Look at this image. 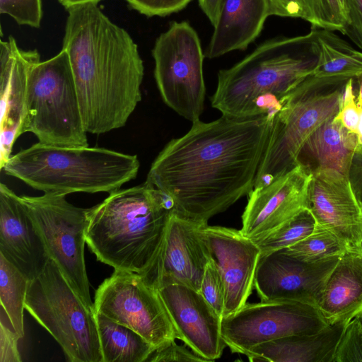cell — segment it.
I'll return each mask as SVG.
<instances>
[{
	"mask_svg": "<svg viewBox=\"0 0 362 362\" xmlns=\"http://www.w3.org/2000/svg\"><path fill=\"white\" fill-rule=\"evenodd\" d=\"M139 13L148 17L166 16L183 9L192 0H125Z\"/></svg>",
	"mask_w": 362,
	"mask_h": 362,
	"instance_id": "cell-35",
	"label": "cell"
},
{
	"mask_svg": "<svg viewBox=\"0 0 362 362\" xmlns=\"http://www.w3.org/2000/svg\"><path fill=\"white\" fill-rule=\"evenodd\" d=\"M204 226L173 212L153 261L141 274L145 281L160 289L181 284L199 291L206 264L211 260Z\"/></svg>",
	"mask_w": 362,
	"mask_h": 362,
	"instance_id": "cell-13",
	"label": "cell"
},
{
	"mask_svg": "<svg viewBox=\"0 0 362 362\" xmlns=\"http://www.w3.org/2000/svg\"><path fill=\"white\" fill-rule=\"evenodd\" d=\"M283 250L295 257L310 262L340 257L346 251L344 244L334 233L317 226L306 238Z\"/></svg>",
	"mask_w": 362,
	"mask_h": 362,
	"instance_id": "cell-28",
	"label": "cell"
},
{
	"mask_svg": "<svg viewBox=\"0 0 362 362\" xmlns=\"http://www.w3.org/2000/svg\"><path fill=\"white\" fill-rule=\"evenodd\" d=\"M357 135L358 144H362V109H360V117L357 129Z\"/></svg>",
	"mask_w": 362,
	"mask_h": 362,
	"instance_id": "cell-44",
	"label": "cell"
},
{
	"mask_svg": "<svg viewBox=\"0 0 362 362\" xmlns=\"http://www.w3.org/2000/svg\"><path fill=\"white\" fill-rule=\"evenodd\" d=\"M62 49L69 57L88 133L123 127L141 100L144 67L130 34L98 6L66 9Z\"/></svg>",
	"mask_w": 362,
	"mask_h": 362,
	"instance_id": "cell-2",
	"label": "cell"
},
{
	"mask_svg": "<svg viewBox=\"0 0 362 362\" xmlns=\"http://www.w3.org/2000/svg\"><path fill=\"white\" fill-rule=\"evenodd\" d=\"M175 339L171 340L156 348L149 356L146 362H208L186 346L176 344Z\"/></svg>",
	"mask_w": 362,
	"mask_h": 362,
	"instance_id": "cell-37",
	"label": "cell"
},
{
	"mask_svg": "<svg viewBox=\"0 0 362 362\" xmlns=\"http://www.w3.org/2000/svg\"><path fill=\"white\" fill-rule=\"evenodd\" d=\"M329 325L362 313V254L346 250L327 281L318 305Z\"/></svg>",
	"mask_w": 362,
	"mask_h": 362,
	"instance_id": "cell-24",
	"label": "cell"
},
{
	"mask_svg": "<svg viewBox=\"0 0 362 362\" xmlns=\"http://www.w3.org/2000/svg\"><path fill=\"white\" fill-rule=\"evenodd\" d=\"M275 114L192 122L160 151L146 181L173 200L178 215L207 225L253 189Z\"/></svg>",
	"mask_w": 362,
	"mask_h": 362,
	"instance_id": "cell-1",
	"label": "cell"
},
{
	"mask_svg": "<svg viewBox=\"0 0 362 362\" xmlns=\"http://www.w3.org/2000/svg\"><path fill=\"white\" fill-rule=\"evenodd\" d=\"M0 254L30 281L49 258L20 196L4 183L0 184Z\"/></svg>",
	"mask_w": 362,
	"mask_h": 362,
	"instance_id": "cell-20",
	"label": "cell"
},
{
	"mask_svg": "<svg viewBox=\"0 0 362 362\" xmlns=\"http://www.w3.org/2000/svg\"><path fill=\"white\" fill-rule=\"evenodd\" d=\"M312 173L309 210L315 226L334 233L346 250L362 254V204L348 177L332 169Z\"/></svg>",
	"mask_w": 362,
	"mask_h": 362,
	"instance_id": "cell-16",
	"label": "cell"
},
{
	"mask_svg": "<svg viewBox=\"0 0 362 362\" xmlns=\"http://www.w3.org/2000/svg\"><path fill=\"white\" fill-rule=\"evenodd\" d=\"M101 0H61L59 2L67 9L71 6L86 4H98Z\"/></svg>",
	"mask_w": 362,
	"mask_h": 362,
	"instance_id": "cell-42",
	"label": "cell"
},
{
	"mask_svg": "<svg viewBox=\"0 0 362 362\" xmlns=\"http://www.w3.org/2000/svg\"><path fill=\"white\" fill-rule=\"evenodd\" d=\"M152 56L163 102L186 119L200 120L206 94L205 56L196 30L186 21L172 22L156 39Z\"/></svg>",
	"mask_w": 362,
	"mask_h": 362,
	"instance_id": "cell-9",
	"label": "cell"
},
{
	"mask_svg": "<svg viewBox=\"0 0 362 362\" xmlns=\"http://www.w3.org/2000/svg\"><path fill=\"white\" fill-rule=\"evenodd\" d=\"M200 8L214 26L219 13L221 0H198Z\"/></svg>",
	"mask_w": 362,
	"mask_h": 362,
	"instance_id": "cell-41",
	"label": "cell"
},
{
	"mask_svg": "<svg viewBox=\"0 0 362 362\" xmlns=\"http://www.w3.org/2000/svg\"><path fill=\"white\" fill-rule=\"evenodd\" d=\"M20 337L4 308L0 310V362H21L18 349Z\"/></svg>",
	"mask_w": 362,
	"mask_h": 362,
	"instance_id": "cell-34",
	"label": "cell"
},
{
	"mask_svg": "<svg viewBox=\"0 0 362 362\" xmlns=\"http://www.w3.org/2000/svg\"><path fill=\"white\" fill-rule=\"evenodd\" d=\"M0 13L21 25L38 28L42 18L41 0H0Z\"/></svg>",
	"mask_w": 362,
	"mask_h": 362,
	"instance_id": "cell-31",
	"label": "cell"
},
{
	"mask_svg": "<svg viewBox=\"0 0 362 362\" xmlns=\"http://www.w3.org/2000/svg\"><path fill=\"white\" fill-rule=\"evenodd\" d=\"M40 61L37 49H21L10 35L0 42V168L11 156L21 135L25 116L28 83L32 67Z\"/></svg>",
	"mask_w": 362,
	"mask_h": 362,
	"instance_id": "cell-19",
	"label": "cell"
},
{
	"mask_svg": "<svg viewBox=\"0 0 362 362\" xmlns=\"http://www.w3.org/2000/svg\"><path fill=\"white\" fill-rule=\"evenodd\" d=\"M315 225L313 214L305 209L267 236L253 241L263 255L296 244L312 233Z\"/></svg>",
	"mask_w": 362,
	"mask_h": 362,
	"instance_id": "cell-29",
	"label": "cell"
},
{
	"mask_svg": "<svg viewBox=\"0 0 362 362\" xmlns=\"http://www.w3.org/2000/svg\"><path fill=\"white\" fill-rule=\"evenodd\" d=\"M177 339L209 361L221 357L226 346L221 318L199 291L181 284L158 289Z\"/></svg>",
	"mask_w": 362,
	"mask_h": 362,
	"instance_id": "cell-18",
	"label": "cell"
},
{
	"mask_svg": "<svg viewBox=\"0 0 362 362\" xmlns=\"http://www.w3.org/2000/svg\"><path fill=\"white\" fill-rule=\"evenodd\" d=\"M348 323L329 325L315 334L268 341L252 347L247 356L250 361L333 362L338 342Z\"/></svg>",
	"mask_w": 362,
	"mask_h": 362,
	"instance_id": "cell-23",
	"label": "cell"
},
{
	"mask_svg": "<svg viewBox=\"0 0 362 362\" xmlns=\"http://www.w3.org/2000/svg\"><path fill=\"white\" fill-rule=\"evenodd\" d=\"M93 309L134 330L155 349L177 339L158 290L136 272L115 269L95 291Z\"/></svg>",
	"mask_w": 362,
	"mask_h": 362,
	"instance_id": "cell-11",
	"label": "cell"
},
{
	"mask_svg": "<svg viewBox=\"0 0 362 362\" xmlns=\"http://www.w3.org/2000/svg\"><path fill=\"white\" fill-rule=\"evenodd\" d=\"M340 1H341V4H342V0H340Z\"/></svg>",
	"mask_w": 362,
	"mask_h": 362,
	"instance_id": "cell-46",
	"label": "cell"
},
{
	"mask_svg": "<svg viewBox=\"0 0 362 362\" xmlns=\"http://www.w3.org/2000/svg\"><path fill=\"white\" fill-rule=\"evenodd\" d=\"M95 313L103 362H146L155 348L140 334Z\"/></svg>",
	"mask_w": 362,
	"mask_h": 362,
	"instance_id": "cell-26",
	"label": "cell"
},
{
	"mask_svg": "<svg viewBox=\"0 0 362 362\" xmlns=\"http://www.w3.org/2000/svg\"><path fill=\"white\" fill-rule=\"evenodd\" d=\"M30 280L0 254V300L21 339L24 336L23 310Z\"/></svg>",
	"mask_w": 362,
	"mask_h": 362,
	"instance_id": "cell-27",
	"label": "cell"
},
{
	"mask_svg": "<svg viewBox=\"0 0 362 362\" xmlns=\"http://www.w3.org/2000/svg\"><path fill=\"white\" fill-rule=\"evenodd\" d=\"M317 59L312 29L304 35L268 40L218 71L211 107L222 115L238 118L276 113L281 98L312 74Z\"/></svg>",
	"mask_w": 362,
	"mask_h": 362,
	"instance_id": "cell-4",
	"label": "cell"
},
{
	"mask_svg": "<svg viewBox=\"0 0 362 362\" xmlns=\"http://www.w3.org/2000/svg\"><path fill=\"white\" fill-rule=\"evenodd\" d=\"M25 309L54 338L69 361L103 362L95 311L51 258L30 281Z\"/></svg>",
	"mask_w": 362,
	"mask_h": 362,
	"instance_id": "cell-7",
	"label": "cell"
},
{
	"mask_svg": "<svg viewBox=\"0 0 362 362\" xmlns=\"http://www.w3.org/2000/svg\"><path fill=\"white\" fill-rule=\"evenodd\" d=\"M333 362H362V327L356 317L346 325L336 348Z\"/></svg>",
	"mask_w": 362,
	"mask_h": 362,
	"instance_id": "cell-32",
	"label": "cell"
},
{
	"mask_svg": "<svg viewBox=\"0 0 362 362\" xmlns=\"http://www.w3.org/2000/svg\"><path fill=\"white\" fill-rule=\"evenodd\" d=\"M25 132L43 144L88 146L69 57L63 49L30 71L20 134Z\"/></svg>",
	"mask_w": 362,
	"mask_h": 362,
	"instance_id": "cell-6",
	"label": "cell"
},
{
	"mask_svg": "<svg viewBox=\"0 0 362 362\" xmlns=\"http://www.w3.org/2000/svg\"><path fill=\"white\" fill-rule=\"evenodd\" d=\"M344 84L326 93L286 94L281 98L254 188L269 184L298 165V154L306 141L338 113Z\"/></svg>",
	"mask_w": 362,
	"mask_h": 362,
	"instance_id": "cell-10",
	"label": "cell"
},
{
	"mask_svg": "<svg viewBox=\"0 0 362 362\" xmlns=\"http://www.w3.org/2000/svg\"><path fill=\"white\" fill-rule=\"evenodd\" d=\"M271 16L300 18L307 21L305 0H268Z\"/></svg>",
	"mask_w": 362,
	"mask_h": 362,
	"instance_id": "cell-39",
	"label": "cell"
},
{
	"mask_svg": "<svg viewBox=\"0 0 362 362\" xmlns=\"http://www.w3.org/2000/svg\"><path fill=\"white\" fill-rule=\"evenodd\" d=\"M173 211V200L146 180L119 189L88 209L86 244L100 262L141 275L157 255Z\"/></svg>",
	"mask_w": 362,
	"mask_h": 362,
	"instance_id": "cell-3",
	"label": "cell"
},
{
	"mask_svg": "<svg viewBox=\"0 0 362 362\" xmlns=\"http://www.w3.org/2000/svg\"><path fill=\"white\" fill-rule=\"evenodd\" d=\"M348 178L353 191L362 204V144H358L354 153Z\"/></svg>",
	"mask_w": 362,
	"mask_h": 362,
	"instance_id": "cell-40",
	"label": "cell"
},
{
	"mask_svg": "<svg viewBox=\"0 0 362 362\" xmlns=\"http://www.w3.org/2000/svg\"><path fill=\"white\" fill-rule=\"evenodd\" d=\"M358 85V95L356 96L358 107L362 109V74L355 78Z\"/></svg>",
	"mask_w": 362,
	"mask_h": 362,
	"instance_id": "cell-43",
	"label": "cell"
},
{
	"mask_svg": "<svg viewBox=\"0 0 362 362\" xmlns=\"http://www.w3.org/2000/svg\"><path fill=\"white\" fill-rule=\"evenodd\" d=\"M312 176L310 170L298 163L269 184L253 188L242 215V234L252 240L263 238L309 209Z\"/></svg>",
	"mask_w": 362,
	"mask_h": 362,
	"instance_id": "cell-15",
	"label": "cell"
},
{
	"mask_svg": "<svg viewBox=\"0 0 362 362\" xmlns=\"http://www.w3.org/2000/svg\"><path fill=\"white\" fill-rule=\"evenodd\" d=\"M354 79L355 78H349L345 83L340 108L334 118L339 120L349 131L357 134L360 109L354 92Z\"/></svg>",
	"mask_w": 362,
	"mask_h": 362,
	"instance_id": "cell-36",
	"label": "cell"
},
{
	"mask_svg": "<svg viewBox=\"0 0 362 362\" xmlns=\"http://www.w3.org/2000/svg\"><path fill=\"white\" fill-rule=\"evenodd\" d=\"M20 197L48 256L85 305L94 310L84 256L88 209L71 204L64 194Z\"/></svg>",
	"mask_w": 362,
	"mask_h": 362,
	"instance_id": "cell-8",
	"label": "cell"
},
{
	"mask_svg": "<svg viewBox=\"0 0 362 362\" xmlns=\"http://www.w3.org/2000/svg\"><path fill=\"white\" fill-rule=\"evenodd\" d=\"M307 21L312 27L343 33L346 18L340 0H305Z\"/></svg>",
	"mask_w": 362,
	"mask_h": 362,
	"instance_id": "cell-30",
	"label": "cell"
},
{
	"mask_svg": "<svg viewBox=\"0 0 362 362\" xmlns=\"http://www.w3.org/2000/svg\"><path fill=\"white\" fill-rule=\"evenodd\" d=\"M199 292L222 319L225 308V286L212 259L206 266Z\"/></svg>",
	"mask_w": 362,
	"mask_h": 362,
	"instance_id": "cell-33",
	"label": "cell"
},
{
	"mask_svg": "<svg viewBox=\"0 0 362 362\" xmlns=\"http://www.w3.org/2000/svg\"><path fill=\"white\" fill-rule=\"evenodd\" d=\"M59 1H60L61 0H58Z\"/></svg>",
	"mask_w": 362,
	"mask_h": 362,
	"instance_id": "cell-47",
	"label": "cell"
},
{
	"mask_svg": "<svg viewBox=\"0 0 362 362\" xmlns=\"http://www.w3.org/2000/svg\"><path fill=\"white\" fill-rule=\"evenodd\" d=\"M202 231L224 283V317L236 313L247 303L255 288L261 252L254 241L243 235L240 230L207 224Z\"/></svg>",
	"mask_w": 362,
	"mask_h": 362,
	"instance_id": "cell-17",
	"label": "cell"
},
{
	"mask_svg": "<svg viewBox=\"0 0 362 362\" xmlns=\"http://www.w3.org/2000/svg\"><path fill=\"white\" fill-rule=\"evenodd\" d=\"M340 257L310 262L283 249L260 255L255 288L261 301H296L318 307Z\"/></svg>",
	"mask_w": 362,
	"mask_h": 362,
	"instance_id": "cell-14",
	"label": "cell"
},
{
	"mask_svg": "<svg viewBox=\"0 0 362 362\" xmlns=\"http://www.w3.org/2000/svg\"><path fill=\"white\" fill-rule=\"evenodd\" d=\"M270 16L268 0H221L204 56L214 59L245 49L259 36Z\"/></svg>",
	"mask_w": 362,
	"mask_h": 362,
	"instance_id": "cell-21",
	"label": "cell"
},
{
	"mask_svg": "<svg viewBox=\"0 0 362 362\" xmlns=\"http://www.w3.org/2000/svg\"><path fill=\"white\" fill-rule=\"evenodd\" d=\"M356 318L358 320L362 327V313L359 314Z\"/></svg>",
	"mask_w": 362,
	"mask_h": 362,
	"instance_id": "cell-45",
	"label": "cell"
},
{
	"mask_svg": "<svg viewBox=\"0 0 362 362\" xmlns=\"http://www.w3.org/2000/svg\"><path fill=\"white\" fill-rule=\"evenodd\" d=\"M136 155L99 147H62L40 142L11 155L5 173L44 193H110L136 177Z\"/></svg>",
	"mask_w": 362,
	"mask_h": 362,
	"instance_id": "cell-5",
	"label": "cell"
},
{
	"mask_svg": "<svg viewBox=\"0 0 362 362\" xmlns=\"http://www.w3.org/2000/svg\"><path fill=\"white\" fill-rule=\"evenodd\" d=\"M346 25L343 35L362 50V0H342Z\"/></svg>",
	"mask_w": 362,
	"mask_h": 362,
	"instance_id": "cell-38",
	"label": "cell"
},
{
	"mask_svg": "<svg viewBox=\"0 0 362 362\" xmlns=\"http://www.w3.org/2000/svg\"><path fill=\"white\" fill-rule=\"evenodd\" d=\"M358 145V135L332 117L322 124L306 141L298 156V164L311 173L332 169L348 177L351 160Z\"/></svg>",
	"mask_w": 362,
	"mask_h": 362,
	"instance_id": "cell-25",
	"label": "cell"
},
{
	"mask_svg": "<svg viewBox=\"0 0 362 362\" xmlns=\"http://www.w3.org/2000/svg\"><path fill=\"white\" fill-rule=\"evenodd\" d=\"M318 48L317 64L309 76L288 93L304 96L322 88L337 86L362 74V52L334 33L312 27Z\"/></svg>",
	"mask_w": 362,
	"mask_h": 362,
	"instance_id": "cell-22",
	"label": "cell"
},
{
	"mask_svg": "<svg viewBox=\"0 0 362 362\" xmlns=\"http://www.w3.org/2000/svg\"><path fill=\"white\" fill-rule=\"evenodd\" d=\"M329 324L318 307L296 301L246 303L221 320V334L232 353L276 339L317 333Z\"/></svg>",
	"mask_w": 362,
	"mask_h": 362,
	"instance_id": "cell-12",
	"label": "cell"
}]
</instances>
